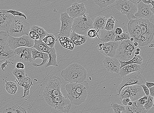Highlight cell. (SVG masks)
<instances>
[{"mask_svg":"<svg viewBox=\"0 0 154 113\" xmlns=\"http://www.w3.org/2000/svg\"><path fill=\"white\" fill-rule=\"evenodd\" d=\"M121 101H122L123 105L126 106L128 105V103L131 101V100L129 98H123V99Z\"/></svg>","mask_w":154,"mask_h":113,"instance_id":"obj_49","label":"cell"},{"mask_svg":"<svg viewBox=\"0 0 154 113\" xmlns=\"http://www.w3.org/2000/svg\"><path fill=\"white\" fill-rule=\"evenodd\" d=\"M25 67L24 64L21 62H17L16 64V68L17 69H24Z\"/></svg>","mask_w":154,"mask_h":113,"instance_id":"obj_48","label":"cell"},{"mask_svg":"<svg viewBox=\"0 0 154 113\" xmlns=\"http://www.w3.org/2000/svg\"><path fill=\"white\" fill-rule=\"evenodd\" d=\"M130 40L131 41V42H134V39L133 38H132V37H131L130 39Z\"/></svg>","mask_w":154,"mask_h":113,"instance_id":"obj_59","label":"cell"},{"mask_svg":"<svg viewBox=\"0 0 154 113\" xmlns=\"http://www.w3.org/2000/svg\"><path fill=\"white\" fill-rule=\"evenodd\" d=\"M97 31L94 28H91L88 31L87 36L90 38H94L97 37Z\"/></svg>","mask_w":154,"mask_h":113,"instance_id":"obj_43","label":"cell"},{"mask_svg":"<svg viewBox=\"0 0 154 113\" xmlns=\"http://www.w3.org/2000/svg\"><path fill=\"white\" fill-rule=\"evenodd\" d=\"M93 22L91 18L88 17L85 14L76 18L72 25V31L79 35L87 36L88 31L94 28Z\"/></svg>","mask_w":154,"mask_h":113,"instance_id":"obj_5","label":"cell"},{"mask_svg":"<svg viewBox=\"0 0 154 113\" xmlns=\"http://www.w3.org/2000/svg\"><path fill=\"white\" fill-rule=\"evenodd\" d=\"M133 105L126 106V113H139V108L137 105L135 101H133Z\"/></svg>","mask_w":154,"mask_h":113,"instance_id":"obj_38","label":"cell"},{"mask_svg":"<svg viewBox=\"0 0 154 113\" xmlns=\"http://www.w3.org/2000/svg\"><path fill=\"white\" fill-rule=\"evenodd\" d=\"M29 36L34 40L40 39V36L37 32L34 30H30L29 32Z\"/></svg>","mask_w":154,"mask_h":113,"instance_id":"obj_44","label":"cell"},{"mask_svg":"<svg viewBox=\"0 0 154 113\" xmlns=\"http://www.w3.org/2000/svg\"><path fill=\"white\" fill-rule=\"evenodd\" d=\"M134 42L129 39L120 41L115 57L122 61H127L132 59L137 48L134 45Z\"/></svg>","mask_w":154,"mask_h":113,"instance_id":"obj_4","label":"cell"},{"mask_svg":"<svg viewBox=\"0 0 154 113\" xmlns=\"http://www.w3.org/2000/svg\"><path fill=\"white\" fill-rule=\"evenodd\" d=\"M134 45L135 47H137L138 46V43L137 42H134Z\"/></svg>","mask_w":154,"mask_h":113,"instance_id":"obj_54","label":"cell"},{"mask_svg":"<svg viewBox=\"0 0 154 113\" xmlns=\"http://www.w3.org/2000/svg\"><path fill=\"white\" fill-rule=\"evenodd\" d=\"M32 48L33 47H20L14 50V52L17 56H20V59H23L25 62H32L34 61L32 54Z\"/></svg>","mask_w":154,"mask_h":113,"instance_id":"obj_20","label":"cell"},{"mask_svg":"<svg viewBox=\"0 0 154 113\" xmlns=\"http://www.w3.org/2000/svg\"><path fill=\"white\" fill-rule=\"evenodd\" d=\"M34 42V40L27 35H24L21 37L17 38L10 36L8 39L10 48L14 50L20 47H33Z\"/></svg>","mask_w":154,"mask_h":113,"instance_id":"obj_14","label":"cell"},{"mask_svg":"<svg viewBox=\"0 0 154 113\" xmlns=\"http://www.w3.org/2000/svg\"><path fill=\"white\" fill-rule=\"evenodd\" d=\"M10 35L8 32L0 31V60L13 61L17 56L8 43Z\"/></svg>","mask_w":154,"mask_h":113,"instance_id":"obj_7","label":"cell"},{"mask_svg":"<svg viewBox=\"0 0 154 113\" xmlns=\"http://www.w3.org/2000/svg\"><path fill=\"white\" fill-rule=\"evenodd\" d=\"M151 4H146L141 1L137 3V11L135 14L137 19H148L153 14L151 10Z\"/></svg>","mask_w":154,"mask_h":113,"instance_id":"obj_18","label":"cell"},{"mask_svg":"<svg viewBox=\"0 0 154 113\" xmlns=\"http://www.w3.org/2000/svg\"><path fill=\"white\" fill-rule=\"evenodd\" d=\"M131 38L129 32H124L120 35H116L115 41H122L124 40L130 39Z\"/></svg>","mask_w":154,"mask_h":113,"instance_id":"obj_40","label":"cell"},{"mask_svg":"<svg viewBox=\"0 0 154 113\" xmlns=\"http://www.w3.org/2000/svg\"><path fill=\"white\" fill-rule=\"evenodd\" d=\"M34 48L42 53H46L48 54L49 59L45 68L50 66L57 67L56 50L54 47L51 48L46 44L42 39L35 40Z\"/></svg>","mask_w":154,"mask_h":113,"instance_id":"obj_9","label":"cell"},{"mask_svg":"<svg viewBox=\"0 0 154 113\" xmlns=\"http://www.w3.org/2000/svg\"><path fill=\"white\" fill-rule=\"evenodd\" d=\"M30 30H34L39 34L40 39H42L45 37L48 33L42 27L34 25L30 28Z\"/></svg>","mask_w":154,"mask_h":113,"instance_id":"obj_33","label":"cell"},{"mask_svg":"<svg viewBox=\"0 0 154 113\" xmlns=\"http://www.w3.org/2000/svg\"><path fill=\"white\" fill-rule=\"evenodd\" d=\"M148 96L145 95L140 99L135 101L137 106L139 108L144 106V105L146 103L148 100Z\"/></svg>","mask_w":154,"mask_h":113,"instance_id":"obj_42","label":"cell"},{"mask_svg":"<svg viewBox=\"0 0 154 113\" xmlns=\"http://www.w3.org/2000/svg\"><path fill=\"white\" fill-rule=\"evenodd\" d=\"M130 97L132 101H137L145 95L143 90L140 85H134L129 86Z\"/></svg>","mask_w":154,"mask_h":113,"instance_id":"obj_23","label":"cell"},{"mask_svg":"<svg viewBox=\"0 0 154 113\" xmlns=\"http://www.w3.org/2000/svg\"><path fill=\"white\" fill-rule=\"evenodd\" d=\"M8 63L12 64H14V63L12 62H10L7 60H6V61L5 62L2 63L1 65V67L2 71H5V70H4V68H5L6 69H7V68L6 67L7 65H8Z\"/></svg>","mask_w":154,"mask_h":113,"instance_id":"obj_47","label":"cell"},{"mask_svg":"<svg viewBox=\"0 0 154 113\" xmlns=\"http://www.w3.org/2000/svg\"><path fill=\"white\" fill-rule=\"evenodd\" d=\"M14 18V16L10 13H0V31L8 32Z\"/></svg>","mask_w":154,"mask_h":113,"instance_id":"obj_22","label":"cell"},{"mask_svg":"<svg viewBox=\"0 0 154 113\" xmlns=\"http://www.w3.org/2000/svg\"><path fill=\"white\" fill-rule=\"evenodd\" d=\"M120 41L102 42L98 44L97 48L101 54L106 56L115 57Z\"/></svg>","mask_w":154,"mask_h":113,"instance_id":"obj_15","label":"cell"},{"mask_svg":"<svg viewBox=\"0 0 154 113\" xmlns=\"http://www.w3.org/2000/svg\"><path fill=\"white\" fill-rule=\"evenodd\" d=\"M74 19L69 16L67 12L60 14V21L61 25L58 37H62L69 38L72 32V26Z\"/></svg>","mask_w":154,"mask_h":113,"instance_id":"obj_13","label":"cell"},{"mask_svg":"<svg viewBox=\"0 0 154 113\" xmlns=\"http://www.w3.org/2000/svg\"><path fill=\"white\" fill-rule=\"evenodd\" d=\"M87 10L85 5L83 3L74 2L67 9L66 12L69 16L74 19L84 15Z\"/></svg>","mask_w":154,"mask_h":113,"instance_id":"obj_19","label":"cell"},{"mask_svg":"<svg viewBox=\"0 0 154 113\" xmlns=\"http://www.w3.org/2000/svg\"><path fill=\"white\" fill-rule=\"evenodd\" d=\"M6 82L5 88L7 92L12 94H15L17 90L16 84L13 82Z\"/></svg>","mask_w":154,"mask_h":113,"instance_id":"obj_32","label":"cell"},{"mask_svg":"<svg viewBox=\"0 0 154 113\" xmlns=\"http://www.w3.org/2000/svg\"><path fill=\"white\" fill-rule=\"evenodd\" d=\"M149 48H151V47H154V44L150 45H149Z\"/></svg>","mask_w":154,"mask_h":113,"instance_id":"obj_58","label":"cell"},{"mask_svg":"<svg viewBox=\"0 0 154 113\" xmlns=\"http://www.w3.org/2000/svg\"><path fill=\"white\" fill-rule=\"evenodd\" d=\"M17 82L18 84L23 87L24 90H30V87L32 85V80L27 76Z\"/></svg>","mask_w":154,"mask_h":113,"instance_id":"obj_31","label":"cell"},{"mask_svg":"<svg viewBox=\"0 0 154 113\" xmlns=\"http://www.w3.org/2000/svg\"><path fill=\"white\" fill-rule=\"evenodd\" d=\"M107 70L112 74H119L120 69L119 60L116 57L106 56L103 61Z\"/></svg>","mask_w":154,"mask_h":113,"instance_id":"obj_17","label":"cell"},{"mask_svg":"<svg viewBox=\"0 0 154 113\" xmlns=\"http://www.w3.org/2000/svg\"><path fill=\"white\" fill-rule=\"evenodd\" d=\"M61 86L62 82L59 77L54 76L50 78L43 91L44 98L61 95L62 94L61 91Z\"/></svg>","mask_w":154,"mask_h":113,"instance_id":"obj_8","label":"cell"},{"mask_svg":"<svg viewBox=\"0 0 154 113\" xmlns=\"http://www.w3.org/2000/svg\"><path fill=\"white\" fill-rule=\"evenodd\" d=\"M87 75L86 69L78 63L69 65L61 73L65 81L70 83H83L86 81Z\"/></svg>","mask_w":154,"mask_h":113,"instance_id":"obj_2","label":"cell"},{"mask_svg":"<svg viewBox=\"0 0 154 113\" xmlns=\"http://www.w3.org/2000/svg\"><path fill=\"white\" fill-rule=\"evenodd\" d=\"M115 32L116 35H119L123 33L122 29L120 28H117L115 30Z\"/></svg>","mask_w":154,"mask_h":113,"instance_id":"obj_50","label":"cell"},{"mask_svg":"<svg viewBox=\"0 0 154 113\" xmlns=\"http://www.w3.org/2000/svg\"><path fill=\"white\" fill-rule=\"evenodd\" d=\"M111 106L115 113H122V112H126V106L123 105H120L116 103H112Z\"/></svg>","mask_w":154,"mask_h":113,"instance_id":"obj_36","label":"cell"},{"mask_svg":"<svg viewBox=\"0 0 154 113\" xmlns=\"http://www.w3.org/2000/svg\"><path fill=\"white\" fill-rule=\"evenodd\" d=\"M67 97L72 104L79 105L85 102L88 96L89 85L87 81L82 83H69L65 86Z\"/></svg>","mask_w":154,"mask_h":113,"instance_id":"obj_1","label":"cell"},{"mask_svg":"<svg viewBox=\"0 0 154 113\" xmlns=\"http://www.w3.org/2000/svg\"><path fill=\"white\" fill-rule=\"evenodd\" d=\"M133 101H130L129 102V103H128V106H131L133 105Z\"/></svg>","mask_w":154,"mask_h":113,"instance_id":"obj_56","label":"cell"},{"mask_svg":"<svg viewBox=\"0 0 154 113\" xmlns=\"http://www.w3.org/2000/svg\"><path fill=\"white\" fill-rule=\"evenodd\" d=\"M136 51L138 52H140V48H138V47H137L136 48Z\"/></svg>","mask_w":154,"mask_h":113,"instance_id":"obj_57","label":"cell"},{"mask_svg":"<svg viewBox=\"0 0 154 113\" xmlns=\"http://www.w3.org/2000/svg\"><path fill=\"white\" fill-rule=\"evenodd\" d=\"M115 8L122 14H125L128 19H137L135 14L137 11V4L129 0H116Z\"/></svg>","mask_w":154,"mask_h":113,"instance_id":"obj_11","label":"cell"},{"mask_svg":"<svg viewBox=\"0 0 154 113\" xmlns=\"http://www.w3.org/2000/svg\"><path fill=\"white\" fill-rule=\"evenodd\" d=\"M141 28L142 36L151 42L154 36V25L148 19H137Z\"/></svg>","mask_w":154,"mask_h":113,"instance_id":"obj_16","label":"cell"},{"mask_svg":"<svg viewBox=\"0 0 154 113\" xmlns=\"http://www.w3.org/2000/svg\"><path fill=\"white\" fill-rule=\"evenodd\" d=\"M140 85L142 87L143 90L144 91L145 95L148 96H150V92L149 88L146 86L145 84H144Z\"/></svg>","mask_w":154,"mask_h":113,"instance_id":"obj_46","label":"cell"},{"mask_svg":"<svg viewBox=\"0 0 154 113\" xmlns=\"http://www.w3.org/2000/svg\"><path fill=\"white\" fill-rule=\"evenodd\" d=\"M153 104H154V97L153 98Z\"/></svg>","mask_w":154,"mask_h":113,"instance_id":"obj_60","label":"cell"},{"mask_svg":"<svg viewBox=\"0 0 154 113\" xmlns=\"http://www.w3.org/2000/svg\"><path fill=\"white\" fill-rule=\"evenodd\" d=\"M24 107L17 104H10L7 105L0 109V113H27Z\"/></svg>","mask_w":154,"mask_h":113,"instance_id":"obj_25","label":"cell"},{"mask_svg":"<svg viewBox=\"0 0 154 113\" xmlns=\"http://www.w3.org/2000/svg\"><path fill=\"white\" fill-rule=\"evenodd\" d=\"M69 38L76 46H80L83 44L87 40L86 36L79 35L73 31L69 36Z\"/></svg>","mask_w":154,"mask_h":113,"instance_id":"obj_27","label":"cell"},{"mask_svg":"<svg viewBox=\"0 0 154 113\" xmlns=\"http://www.w3.org/2000/svg\"><path fill=\"white\" fill-rule=\"evenodd\" d=\"M46 103L57 110L64 113L69 112L72 103L68 97L61 95L45 98Z\"/></svg>","mask_w":154,"mask_h":113,"instance_id":"obj_10","label":"cell"},{"mask_svg":"<svg viewBox=\"0 0 154 113\" xmlns=\"http://www.w3.org/2000/svg\"><path fill=\"white\" fill-rule=\"evenodd\" d=\"M9 13L12 14L14 17L16 16H22L24 17L25 19H27V17L24 14L20 11L14 10H0V13Z\"/></svg>","mask_w":154,"mask_h":113,"instance_id":"obj_39","label":"cell"},{"mask_svg":"<svg viewBox=\"0 0 154 113\" xmlns=\"http://www.w3.org/2000/svg\"><path fill=\"white\" fill-rule=\"evenodd\" d=\"M150 92V96L154 97V86L149 88Z\"/></svg>","mask_w":154,"mask_h":113,"instance_id":"obj_51","label":"cell"},{"mask_svg":"<svg viewBox=\"0 0 154 113\" xmlns=\"http://www.w3.org/2000/svg\"><path fill=\"white\" fill-rule=\"evenodd\" d=\"M141 68V65L137 64H129L125 65L120 68L119 74L121 77L135 72L140 71Z\"/></svg>","mask_w":154,"mask_h":113,"instance_id":"obj_26","label":"cell"},{"mask_svg":"<svg viewBox=\"0 0 154 113\" xmlns=\"http://www.w3.org/2000/svg\"><path fill=\"white\" fill-rule=\"evenodd\" d=\"M42 40L46 45L51 48L54 47L56 43L58 41L54 35L49 33H48L45 37Z\"/></svg>","mask_w":154,"mask_h":113,"instance_id":"obj_29","label":"cell"},{"mask_svg":"<svg viewBox=\"0 0 154 113\" xmlns=\"http://www.w3.org/2000/svg\"><path fill=\"white\" fill-rule=\"evenodd\" d=\"M140 54V52L137 51H136L135 52V55H138Z\"/></svg>","mask_w":154,"mask_h":113,"instance_id":"obj_55","label":"cell"},{"mask_svg":"<svg viewBox=\"0 0 154 113\" xmlns=\"http://www.w3.org/2000/svg\"><path fill=\"white\" fill-rule=\"evenodd\" d=\"M115 25V19L113 16L109 18L107 20L104 28L109 31L114 30Z\"/></svg>","mask_w":154,"mask_h":113,"instance_id":"obj_37","label":"cell"},{"mask_svg":"<svg viewBox=\"0 0 154 113\" xmlns=\"http://www.w3.org/2000/svg\"><path fill=\"white\" fill-rule=\"evenodd\" d=\"M141 1L146 4L152 5V7L151 8V10L154 15V0H141Z\"/></svg>","mask_w":154,"mask_h":113,"instance_id":"obj_45","label":"cell"},{"mask_svg":"<svg viewBox=\"0 0 154 113\" xmlns=\"http://www.w3.org/2000/svg\"><path fill=\"white\" fill-rule=\"evenodd\" d=\"M143 59L140 54L138 55H135L132 59L127 61H119L120 63V68L126 65L131 64H137L141 65Z\"/></svg>","mask_w":154,"mask_h":113,"instance_id":"obj_30","label":"cell"},{"mask_svg":"<svg viewBox=\"0 0 154 113\" xmlns=\"http://www.w3.org/2000/svg\"><path fill=\"white\" fill-rule=\"evenodd\" d=\"M128 29L131 37L134 39V42H137L138 46L147 45L151 42L148 39L142 36L141 28L137 19L130 20L128 25Z\"/></svg>","mask_w":154,"mask_h":113,"instance_id":"obj_6","label":"cell"},{"mask_svg":"<svg viewBox=\"0 0 154 113\" xmlns=\"http://www.w3.org/2000/svg\"><path fill=\"white\" fill-rule=\"evenodd\" d=\"M145 85L148 87V88H149L150 87L154 86V83L146 82L145 83Z\"/></svg>","mask_w":154,"mask_h":113,"instance_id":"obj_52","label":"cell"},{"mask_svg":"<svg viewBox=\"0 0 154 113\" xmlns=\"http://www.w3.org/2000/svg\"><path fill=\"white\" fill-rule=\"evenodd\" d=\"M129 1L133 2L135 4H137L139 1H140L141 0H129Z\"/></svg>","mask_w":154,"mask_h":113,"instance_id":"obj_53","label":"cell"},{"mask_svg":"<svg viewBox=\"0 0 154 113\" xmlns=\"http://www.w3.org/2000/svg\"><path fill=\"white\" fill-rule=\"evenodd\" d=\"M107 19L103 16H99L93 22V27L97 31L100 29L104 28Z\"/></svg>","mask_w":154,"mask_h":113,"instance_id":"obj_28","label":"cell"},{"mask_svg":"<svg viewBox=\"0 0 154 113\" xmlns=\"http://www.w3.org/2000/svg\"><path fill=\"white\" fill-rule=\"evenodd\" d=\"M12 74L15 77L17 81L23 79L26 76L25 69H17L15 68L12 71Z\"/></svg>","mask_w":154,"mask_h":113,"instance_id":"obj_34","label":"cell"},{"mask_svg":"<svg viewBox=\"0 0 154 113\" xmlns=\"http://www.w3.org/2000/svg\"><path fill=\"white\" fill-rule=\"evenodd\" d=\"M116 36L115 30L109 31L103 28L97 31V37L99 40L102 42H107L114 41Z\"/></svg>","mask_w":154,"mask_h":113,"instance_id":"obj_21","label":"cell"},{"mask_svg":"<svg viewBox=\"0 0 154 113\" xmlns=\"http://www.w3.org/2000/svg\"><path fill=\"white\" fill-rule=\"evenodd\" d=\"M123 80L117 88V95L119 96L121 91L124 87L134 85L145 84V78L140 71L135 72L123 77Z\"/></svg>","mask_w":154,"mask_h":113,"instance_id":"obj_12","label":"cell"},{"mask_svg":"<svg viewBox=\"0 0 154 113\" xmlns=\"http://www.w3.org/2000/svg\"><path fill=\"white\" fill-rule=\"evenodd\" d=\"M30 28V24L24 17L16 16L10 24L8 33L10 36L16 38L29 35Z\"/></svg>","mask_w":154,"mask_h":113,"instance_id":"obj_3","label":"cell"},{"mask_svg":"<svg viewBox=\"0 0 154 113\" xmlns=\"http://www.w3.org/2000/svg\"><path fill=\"white\" fill-rule=\"evenodd\" d=\"M153 98L154 97L151 96H149L147 101L144 105V108L147 111L150 110L153 106H154Z\"/></svg>","mask_w":154,"mask_h":113,"instance_id":"obj_41","label":"cell"},{"mask_svg":"<svg viewBox=\"0 0 154 113\" xmlns=\"http://www.w3.org/2000/svg\"><path fill=\"white\" fill-rule=\"evenodd\" d=\"M116 0H94L96 4L101 8H105L107 6L112 4Z\"/></svg>","mask_w":154,"mask_h":113,"instance_id":"obj_35","label":"cell"},{"mask_svg":"<svg viewBox=\"0 0 154 113\" xmlns=\"http://www.w3.org/2000/svg\"><path fill=\"white\" fill-rule=\"evenodd\" d=\"M32 58L33 61L37 58H41L42 59V62L40 64L34 62L32 63L33 66L35 67H39L42 66L47 63V60L49 59L48 54L46 53H44L39 51L33 47L32 50Z\"/></svg>","mask_w":154,"mask_h":113,"instance_id":"obj_24","label":"cell"}]
</instances>
